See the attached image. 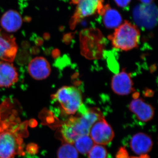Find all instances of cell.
I'll list each match as a JSON object with an SVG mask.
<instances>
[{"label":"cell","mask_w":158,"mask_h":158,"mask_svg":"<svg viewBox=\"0 0 158 158\" xmlns=\"http://www.w3.org/2000/svg\"><path fill=\"white\" fill-rule=\"evenodd\" d=\"M27 124L21 122L16 111L0 125V158L25 154L23 138L28 135Z\"/></svg>","instance_id":"cell-1"},{"label":"cell","mask_w":158,"mask_h":158,"mask_svg":"<svg viewBox=\"0 0 158 158\" xmlns=\"http://www.w3.org/2000/svg\"><path fill=\"white\" fill-rule=\"evenodd\" d=\"M81 115L72 116L61 125L60 132L62 138L67 143L73 144L81 136L89 135L90 128L94 123L102 117V112L96 108L79 110Z\"/></svg>","instance_id":"cell-2"},{"label":"cell","mask_w":158,"mask_h":158,"mask_svg":"<svg viewBox=\"0 0 158 158\" xmlns=\"http://www.w3.org/2000/svg\"><path fill=\"white\" fill-rule=\"evenodd\" d=\"M140 31L137 26L125 21L115 29L109 39L114 48L127 51L135 48L140 42Z\"/></svg>","instance_id":"cell-3"},{"label":"cell","mask_w":158,"mask_h":158,"mask_svg":"<svg viewBox=\"0 0 158 158\" xmlns=\"http://www.w3.org/2000/svg\"><path fill=\"white\" fill-rule=\"evenodd\" d=\"M52 98L60 104L64 112L73 115L83 106V97L81 90L74 86H63L52 95Z\"/></svg>","instance_id":"cell-4"},{"label":"cell","mask_w":158,"mask_h":158,"mask_svg":"<svg viewBox=\"0 0 158 158\" xmlns=\"http://www.w3.org/2000/svg\"><path fill=\"white\" fill-rule=\"evenodd\" d=\"M104 0H72L76 5L75 11L70 21L71 27L74 28L82 19L92 16L100 15L104 7Z\"/></svg>","instance_id":"cell-5"},{"label":"cell","mask_w":158,"mask_h":158,"mask_svg":"<svg viewBox=\"0 0 158 158\" xmlns=\"http://www.w3.org/2000/svg\"><path fill=\"white\" fill-rule=\"evenodd\" d=\"M133 16L139 27L147 30L153 28L157 23V8L153 3L138 5L133 10Z\"/></svg>","instance_id":"cell-6"},{"label":"cell","mask_w":158,"mask_h":158,"mask_svg":"<svg viewBox=\"0 0 158 158\" xmlns=\"http://www.w3.org/2000/svg\"><path fill=\"white\" fill-rule=\"evenodd\" d=\"M89 135L95 144L107 145L113 140L114 133L103 116L95 122L90 128Z\"/></svg>","instance_id":"cell-7"},{"label":"cell","mask_w":158,"mask_h":158,"mask_svg":"<svg viewBox=\"0 0 158 158\" xmlns=\"http://www.w3.org/2000/svg\"><path fill=\"white\" fill-rule=\"evenodd\" d=\"M17 51L15 37L0 29V61L13 62Z\"/></svg>","instance_id":"cell-8"},{"label":"cell","mask_w":158,"mask_h":158,"mask_svg":"<svg viewBox=\"0 0 158 158\" xmlns=\"http://www.w3.org/2000/svg\"><path fill=\"white\" fill-rule=\"evenodd\" d=\"M111 87L113 92L119 95H126L134 91V83L129 73L123 70L113 77Z\"/></svg>","instance_id":"cell-9"},{"label":"cell","mask_w":158,"mask_h":158,"mask_svg":"<svg viewBox=\"0 0 158 158\" xmlns=\"http://www.w3.org/2000/svg\"><path fill=\"white\" fill-rule=\"evenodd\" d=\"M129 109L139 120L144 122L151 120L154 116V110L152 106L137 95L130 103Z\"/></svg>","instance_id":"cell-10"},{"label":"cell","mask_w":158,"mask_h":158,"mask_svg":"<svg viewBox=\"0 0 158 158\" xmlns=\"http://www.w3.org/2000/svg\"><path fill=\"white\" fill-rule=\"evenodd\" d=\"M28 70L30 75L36 80L40 81L47 78L51 72L50 65L43 57H37L31 60Z\"/></svg>","instance_id":"cell-11"},{"label":"cell","mask_w":158,"mask_h":158,"mask_svg":"<svg viewBox=\"0 0 158 158\" xmlns=\"http://www.w3.org/2000/svg\"><path fill=\"white\" fill-rule=\"evenodd\" d=\"M18 76L12 62L0 61V88H10L17 82Z\"/></svg>","instance_id":"cell-12"},{"label":"cell","mask_w":158,"mask_h":158,"mask_svg":"<svg viewBox=\"0 0 158 158\" xmlns=\"http://www.w3.org/2000/svg\"><path fill=\"white\" fill-rule=\"evenodd\" d=\"M152 145L153 142L150 137L143 133L134 135L130 141L131 149L138 155L147 154L151 150Z\"/></svg>","instance_id":"cell-13"},{"label":"cell","mask_w":158,"mask_h":158,"mask_svg":"<svg viewBox=\"0 0 158 158\" xmlns=\"http://www.w3.org/2000/svg\"><path fill=\"white\" fill-rule=\"evenodd\" d=\"M1 27L9 33L18 31L23 24L22 16L18 11L10 10L3 15L0 20Z\"/></svg>","instance_id":"cell-14"},{"label":"cell","mask_w":158,"mask_h":158,"mask_svg":"<svg viewBox=\"0 0 158 158\" xmlns=\"http://www.w3.org/2000/svg\"><path fill=\"white\" fill-rule=\"evenodd\" d=\"M99 15L102 16L103 23L107 28L116 29L122 23L121 14L109 5L104 6Z\"/></svg>","instance_id":"cell-15"},{"label":"cell","mask_w":158,"mask_h":158,"mask_svg":"<svg viewBox=\"0 0 158 158\" xmlns=\"http://www.w3.org/2000/svg\"><path fill=\"white\" fill-rule=\"evenodd\" d=\"M75 148L82 154H87L92 148L94 143L89 135L79 137L75 141Z\"/></svg>","instance_id":"cell-16"},{"label":"cell","mask_w":158,"mask_h":158,"mask_svg":"<svg viewBox=\"0 0 158 158\" xmlns=\"http://www.w3.org/2000/svg\"><path fill=\"white\" fill-rule=\"evenodd\" d=\"M58 158H78V153L72 144H63L58 150Z\"/></svg>","instance_id":"cell-17"},{"label":"cell","mask_w":158,"mask_h":158,"mask_svg":"<svg viewBox=\"0 0 158 158\" xmlns=\"http://www.w3.org/2000/svg\"><path fill=\"white\" fill-rule=\"evenodd\" d=\"M12 105L9 99L5 100L0 105V125L16 110L12 109Z\"/></svg>","instance_id":"cell-18"},{"label":"cell","mask_w":158,"mask_h":158,"mask_svg":"<svg viewBox=\"0 0 158 158\" xmlns=\"http://www.w3.org/2000/svg\"><path fill=\"white\" fill-rule=\"evenodd\" d=\"M88 154L89 158H107V152L102 145L94 144Z\"/></svg>","instance_id":"cell-19"},{"label":"cell","mask_w":158,"mask_h":158,"mask_svg":"<svg viewBox=\"0 0 158 158\" xmlns=\"http://www.w3.org/2000/svg\"><path fill=\"white\" fill-rule=\"evenodd\" d=\"M116 5L120 8H126L129 5L131 0H114Z\"/></svg>","instance_id":"cell-20"},{"label":"cell","mask_w":158,"mask_h":158,"mask_svg":"<svg viewBox=\"0 0 158 158\" xmlns=\"http://www.w3.org/2000/svg\"><path fill=\"white\" fill-rule=\"evenodd\" d=\"M117 158H129L126 151L124 148H122L118 152Z\"/></svg>","instance_id":"cell-21"},{"label":"cell","mask_w":158,"mask_h":158,"mask_svg":"<svg viewBox=\"0 0 158 158\" xmlns=\"http://www.w3.org/2000/svg\"><path fill=\"white\" fill-rule=\"evenodd\" d=\"M142 3V4L148 5V4H152L154 0H139Z\"/></svg>","instance_id":"cell-22"},{"label":"cell","mask_w":158,"mask_h":158,"mask_svg":"<svg viewBox=\"0 0 158 158\" xmlns=\"http://www.w3.org/2000/svg\"><path fill=\"white\" fill-rule=\"evenodd\" d=\"M129 158H149V157L147 154H146L140 156L139 157H131Z\"/></svg>","instance_id":"cell-23"},{"label":"cell","mask_w":158,"mask_h":158,"mask_svg":"<svg viewBox=\"0 0 158 158\" xmlns=\"http://www.w3.org/2000/svg\"><path fill=\"white\" fill-rule=\"evenodd\" d=\"M35 146H36V145H34V147H32V149H34V148H36V147H35ZM29 148H30V149H31V150H30V151H31V152L32 151V148H30V147Z\"/></svg>","instance_id":"cell-24"}]
</instances>
